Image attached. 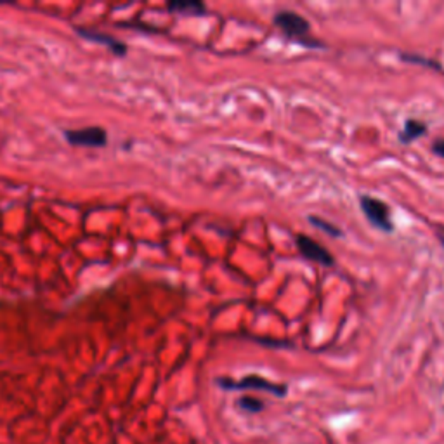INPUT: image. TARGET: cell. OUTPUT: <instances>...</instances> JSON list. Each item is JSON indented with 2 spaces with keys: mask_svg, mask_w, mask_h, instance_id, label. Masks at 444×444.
I'll use <instances>...</instances> for the list:
<instances>
[{
  "mask_svg": "<svg viewBox=\"0 0 444 444\" xmlns=\"http://www.w3.org/2000/svg\"><path fill=\"white\" fill-rule=\"evenodd\" d=\"M274 25L285 33L290 40L297 42V44L305 45V47H323V44L309 37L311 32V25L304 16L293 13V11H278L274 14Z\"/></svg>",
  "mask_w": 444,
  "mask_h": 444,
  "instance_id": "1",
  "label": "cell"
},
{
  "mask_svg": "<svg viewBox=\"0 0 444 444\" xmlns=\"http://www.w3.org/2000/svg\"><path fill=\"white\" fill-rule=\"evenodd\" d=\"M359 205H361L363 214H365V217L370 221L371 226L385 233L394 231L392 219H390V209L385 201L370 197V194H361L359 197Z\"/></svg>",
  "mask_w": 444,
  "mask_h": 444,
  "instance_id": "2",
  "label": "cell"
},
{
  "mask_svg": "<svg viewBox=\"0 0 444 444\" xmlns=\"http://www.w3.org/2000/svg\"><path fill=\"white\" fill-rule=\"evenodd\" d=\"M64 139L71 146L80 148H103L108 144V132L103 127L93 125V127L70 129L63 132Z\"/></svg>",
  "mask_w": 444,
  "mask_h": 444,
  "instance_id": "3",
  "label": "cell"
},
{
  "mask_svg": "<svg viewBox=\"0 0 444 444\" xmlns=\"http://www.w3.org/2000/svg\"><path fill=\"white\" fill-rule=\"evenodd\" d=\"M217 384L222 389H231V390H243V389H255V390H266V392L274 394V396L283 397L286 394V385L274 384V382L267 380V378L259 377V375H248V377L241 378V380L235 382L229 380V378H219Z\"/></svg>",
  "mask_w": 444,
  "mask_h": 444,
  "instance_id": "4",
  "label": "cell"
},
{
  "mask_svg": "<svg viewBox=\"0 0 444 444\" xmlns=\"http://www.w3.org/2000/svg\"><path fill=\"white\" fill-rule=\"evenodd\" d=\"M296 243L302 257L321 264V266H333L335 264V259H333L330 252L323 245L317 243L316 240L309 238L308 235H298L296 238Z\"/></svg>",
  "mask_w": 444,
  "mask_h": 444,
  "instance_id": "5",
  "label": "cell"
},
{
  "mask_svg": "<svg viewBox=\"0 0 444 444\" xmlns=\"http://www.w3.org/2000/svg\"><path fill=\"white\" fill-rule=\"evenodd\" d=\"M75 32L78 33L82 38H86V40L95 42V44H101V45H105V47H108L115 56L122 57L127 54V51H129V47L124 44V42L108 35V33L98 32V30H87V28H82V26H76Z\"/></svg>",
  "mask_w": 444,
  "mask_h": 444,
  "instance_id": "6",
  "label": "cell"
},
{
  "mask_svg": "<svg viewBox=\"0 0 444 444\" xmlns=\"http://www.w3.org/2000/svg\"><path fill=\"white\" fill-rule=\"evenodd\" d=\"M167 9L174 14H182V16H204L206 14V6L200 0H172L167 4Z\"/></svg>",
  "mask_w": 444,
  "mask_h": 444,
  "instance_id": "7",
  "label": "cell"
},
{
  "mask_svg": "<svg viewBox=\"0 0 444 444\" xmlns=\"http://www.w3.org/2000/svg\"><path fill=\"white\" fill-rule=\"evenodd\" d=\"M423 134H427V125L423 124V122L415 120V118H408V120L404 122L403 130L399 132V141L403 144L413 143V141L419 139Z\"/></svg>",
  "mask_w": 444,
  "mask_h": 444,
  "instance_id": "8",
  "label": "cell"
},
{
  "mask_svg": "<svg viewBox=\"0 0 444 444\" xmlns=\"http://www.w3.org/2000/svg\"><path fill=\"white\" fill-rule=\"evenodd\" d=\"M309 222H311L315 228L320 229V231L328 233V235L333 236V238H340V236H342V229L337 228V226L332 224V222L320 219V217H316V216H309Z\"/></svg>",
  "mask_w": 444,
  "mask_h": 444,
  "instance_id": "9",
  "label": "cell"
},
{
  "mask_svg": "<svg viewBox=\"0 0 444 444\" xmlns=\"http://www.w3.org/2000/svg\"><path fill=\"white\" fill-rule=\"evenodd\" d=\"M240 407L245 409V411H250V413H257L260 411V409L264 408V403L260 399H257V397H243V399H240Z\"/></svg>",
  "mask_w": 444,
  "mask_h": 444,
  "instance_id": "10",
  "label": "cell"
},
{
  "mask_svg": "<svg viewBox=\"0 0 444 444\" xmlns=\"http://www.w3.org/2000/svg\"><path fill=\"white\" fill-rule=\"evenodd\" d=\"M401 57H403L404 61H408V63H415V64H427V66L436 68V70H441V64L436 63V61H432V59H427V57H419L416 54H403Z\"/></svg>",
  "mask_w": 444,
  "mask_h": 444,
  "instance_id": "11",
  "label": "cell"
},
{
  "mask_svg": "<svg viewBox=\"0 0 444 444\" xmlns=\"http://www.w3.org/2000/svg\"><path fill=\"white\" fill-rule=\"evenodd\" d=\"M431 149H432V153H434V155H438V156H441V158H444V139L434 141V143H432Z\"/></svg>",
  "mask_w": 444,
  "mask_h": 444,
  "instance_id": "12",
  "label": "cell"
}]
</instances>
